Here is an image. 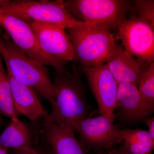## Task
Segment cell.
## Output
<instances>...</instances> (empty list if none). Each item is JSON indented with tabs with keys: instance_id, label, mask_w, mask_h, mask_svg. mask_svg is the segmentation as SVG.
<instances>
[{
	"instance_id": "cell-9",
	"label": "cell",
	"mask_w": 154,
	"mask_h": 154,
	"mask_svg": "<svg viewBox=\"0 0 154 154\" xmlns=\"http://www.w3.org/2000/svg\"><path fill=\"white\" fill-rule=\"evenodd\" d=\"M99 108L100 115L114 119L116 107L118 83L106 64L91 67H82Z\"/></svg>"
},
{
	"instance_id": "cell-12",
	"label": "cell",
	"mask_w": 154,
	"mask_h": 154,
	"mask_svg": "<svg viewBox=\"0 0 154 154\" xmlns=\"http://www.w3.org/2000/svg\"><path fill=\"white\" fill-rule=\"evenodd\" d=\"M43 119L45 138L53 154H89L72 129L56 124L48 116Z\"/></svg>"
},
{
	"instance_id": "cell-18",
	"label": "cell",
	"mask_w": 154,
	"mask_h": 154,
	"mask_svg": "<svg viewBox=\"0 0 154 154\" xmlns=\"http://www.w3.org/2000/svg\"><path fill=\"white\" fill-rule=\"evenodd\" d=\"M149 115L154 110V63H151L141 78L137 87Z\"/></svg>"
},
{
	"instance_id": "cell-3",
	"label": "cell",
	"mask_w": 154,
	"mask_h": 154,
	"mask_svg": "<svg viewBox=\"0 0 154 154\" xmlns=\"http://www.w3.org/2000/svg\"><path fill=\"white\" fill-rule=\"evenodd\" d=\"M72 47L74 60L82 67L106 63L117 46L109 28L85 23L67 29Z\"/></svg>"
},
{
	"instance_id": "cell-13",
	"label": "cell",
	"mask_w": 154,
	"mask_h": 154,
	"mask_svg": "<svg viewBox=\"0 0 154 154\" xmlns=\"http://www.w3.org/2000/svg\"><path fill=\"white\" fill-rule=\"evenodd\" d=\"M11 85L14 107L17 115L24 116L35 123L40 119L48 116L33 88L17 82L7 70Z\"/></svg>"
},
{
	"instance_id": "cell-4",
	"label": "cell",
	"mask_w": 154,
	"mask_h": 154,
	"mask_svg": "<svg viewBox=\"0 0 154 154\" xmlns=\"http://www.w3.org/2000/svg\"><path fill=\"white\" fill-rule=\"evenodd\" d=\"M0 13L12 15L29 22L48 23L67 30L82 24L66 8L64 1L7 0Z\"/></svg>"
},
{
	"instance_id": "cell-5",
	"label": "cell",
	"mask_w": 154,
	"mask_h": 154,
	"mask_svg": "<svg viewBox=\"0 0 154 154\" xmlns=\"http://www.w3.org/2000/svg\"><path fill=\"white\" fill-rule=\"evenodd\" d=\"M66 8L81 22L117 30L132 8L125 0H69L64 1Z\"/></svg>"
},
{
	"instance_id": "cell-24",
	"label": "cell",
	"mask_w": 154,
	"mask_h": 154,
	"mask_svg": "<svg viewBox=\"0 0 154 154\" xmlns=\"http://www.w3.org/2000/svg\"><path fill=\"white\" fill-rule=\"evenodd\" d=\"M6 1L7 0H0V7L2 6L6 2Z\"/></svg>"
},
{
	"instance_id": "cell-2",
	"label": "cell",
	"mask_w": 154,
	"mask_h": 154,
	"mask_svg": "<svg viewBox=\"0 0 154 154\" xmlns=\"http://www.w3.org/2000/svg\"><path fill=\"white\" fill-rule=\"evenodd\" d=\"M0 54L5 60L7 70L15 80L33 88L50 103L52 102L55 86L47 69L25 54L1 30Z\"/></svg>"
},
{
	"instance_id": "cell-25",
	"label": "cell",
	"mask_w": 154,
	"mask_h": 154,
	"mask_svg": "<svg viewBox=\"0 0 154 154\" xmlns=\"http://www.w3.org/2000/svg\"><path fill=\"white\" fill-rule=\"evenodd\" d=\"M43 154H53V153L49 149V150L45 152Z\"/></svg>"
},
{
	"instance_id": "cell-15",
	"label": "cell",
	"mask_w": 154,
	"mask_h": 154,
	"mask_svg": "<svg viewBox=\"0 0 154 154\" xmlns=\"http://www.w3.org/2000/svg\"><path fill=\"white\" fill-rule=\"evenodd\" d=\"M0 145L8 149L32 146L28 128L18 117L11 119L8 125L0 135Z\"/></svg>"
},
{
	"instance_id": "cell-10",
	"label": "cell",
	"mask_w": 154,
	"mask_h": 154,
	"mask_svg": "<svg viewBox=\"0 0 154 154\" xmlns=\"http://www.w3.org/2000/svg\"><path fill=\"white\" fill-rule=\"evenodd\" d=\"M30 22L38 44L44 52L64 63L74 60L71 42L65 29L53 24Z\"/></svg>"
},
{
	"instance_id": "cell-23",
	"label": "cell",
	"mask_w": 154,
	"mask_h": 154,
	"mask_svg": "<svg viewBox=\"0 0 154 154\" xmlns=\"http://www.w3.org/2000/svg\"><path fill=\"white\" fill-rule=\"evenodd\" d=\"M8 149L3 147L2 146L0 145V154H8Z\"/></svg>"
},
{
	"instance_id": "cell-19",
	"label": "cell",
	"mask_w": 154,
	"mask_h": 154,
	"mask_svg": "<svg viewBox=\"0 0 154 154\" xmlns=\"http://www.w3.org/2000/svg\"><path fill=\"white\" fill-rule=\"evenodd\" d=\"M134 4L136 16L154 26L153 0H137Z\"/></svg>"
},
{
	"instance_id": "cell-7",
	"label": "cell",
	"mask_w": 154,
	"mask_h": 154,
	"mask_svg": "<svg viewBox=\"0 0 154 154\" xmlns=\"http://www.w3.org/2000/svg\"><path fill=\"white\" fill-rule=\"evenodd\" d=\"M114 119L105 115L88 116L78 122L74 127L81 143L89 154L118 146L122 142Z\"/></svg>"
},
{
	"instance_id": "cell-8",
	"label": "cell",
	"mask_w": 154,
	"mask_h": 154,
	"mask_svg": "<svg viewBox=\"0 0 154 154\" xmlns=\"http://www.w3.org/2000/svg\"><path fill=\"white\" fill-rule=\"evenodd\" d=\"M116 30L126 51L149 63L154 62V26L134 14L122 21Z\"/></svg>"
},
{
	"instance_id": "cell-14",
	"label": "cell",
	"mask_w": 154,
	"mask_h": 154,
	"mask_svg": "<svg viewBox=\"0 0 154 154\" xmlns=\"http://www.w3.org/2000/svg\"><path fill=\"white\" fill-rule=\"evenodd\" d=\"M116 109L120 117L128 123L138 122L150 116L137 86L132 83H118Z\"/></svg>"
},
{
	"instance_id": "cell-1",
	"label": "cell",
	"mask_w": 154,
	"mask_h": 154,
	"mask_svg": "<svg viewBox=\"0 0 154 154\" xmlns=\"http://www.w3.org/2000/svg\"><path fill=\"white\" fill-rule=\"evenodd\" d=\"M73 73L67 71L56 73L53 82L55 93L51 102V112L48 118L56 124L74 131L78 122L90 116V108L80 74L73 68Z\"/></svg>"
},
{
	"instance_id": "cell-21",
	"label": "cell",
	"mask_w": 154,
	"mask_h": 154,
	"mask_svg": "<svg viewBox=\"0 0 154 154\" xmlns=\"http://www.w3.org/2000/svg\"><path fill=\"white\" fill-rule=\"evenodd\" d=\"M11 154H41L33 146L23 148L12 149Z\"/></svg>"
},
{
	"instance_id": "cell-11",
	"label": "cell",
	"mask_w": 154,
	"mask_h": 154,
	"mask_svg": "<svg viewBox=\"0 0 154 154\" xmlns=\"http://www.w3.org/2000/svg\"><path fill=\"white\" fill-rule=\"evenodd\" d=\"M150 63L131 55L119 44L105 63L117 82L132 83L137 87Z\"/></svg>"
},
{
	"instance_id": "cell-20",
	"label": "cell",
	"mask_w": 154,
	"mask_h": 154,
	"mask_svg": "<svg viewBox=\"0 0 154 154\" xmlns=\"http://www.w3.org/2000/svg\"><path fill=\"white\" fill-rule=\"evenodd\" d=\"M93 154H130L125 148L123 141L119 145L93 152Z\"/></svg>"
},
{
	"instance_id": "cell-17",
	"label": "cell",
	"mask_w": 154,
	"mask_h": 154,
	"mask_svg": "<svg viewBox=\"0 0 154 154\" xmlns=\"http://www.w3.org/2000/svg\"><path fill=\"white\" fill-rule=\"evenodd\" d=\"M0 113L10 119L18 117L14 107L12 91L7 72L0 54Z\"/></svg>"
},
{
	"instance_id": "cell-16",
	"label": "cell",
	"mask_w": 154,
	"mask_h": 154,
	"mask_svg": "<svg viewBox=\"0 0 154 154\" xmlns=\"http://www.w3.org/2000/svg\"><path fill=\"white\" fill-rule=\"evenodd\" d=\"M117 131L130 154H152L154 138L148 131L139 129H120Z\"/></svg>"
},
{
	"instance_id": "cell-22",
	"label": "cell",
	"mask_w": 154,
	"mask_h": 154,
	"mask_svg": "<svg viewBox=\"0 0 154 154\" xmlns=\"http://www.w3.org/2000/svg\"><path fill=\"white\" fill-rule=\"evenodd\" d=\"M145 122L146 124L148 127V131L151 135L152 137L154 138V117H148L146 119Z\"/></svg>"
},
{
	"instance_id": "cell-6",
	"label": "cell",
	"mask_w": 154,
	"mask_h": 154,
	"mask_svg": "<svg viewBox=\"0 0 154 154\" xmlns=\"http://www.w3.org/2000/svg\"><path fill=\"white\" fill-rule=\"evenodd\" d=\"M0 27L14 44L33 60L45 66L53 67L56 73L66 71L64 63L48 55L41 49L30 22L0 13Z\"/></svg>"
}]
</instances>
